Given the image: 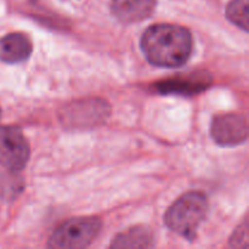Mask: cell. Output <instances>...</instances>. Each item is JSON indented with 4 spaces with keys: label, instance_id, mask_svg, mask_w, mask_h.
Listing matches in <instances>:
<instances>
[{
    "label": "cell",
    "instance_id": "cell-7",
    "mask_svg": "<svg viewBox=\"0 0 249 249\" xmlns=\"http://www.w3.org/2000/svg\"><path fill=\"white\" fill-rule=\"evenodd\" d=\"M212 85V77L209 73L198 72L186 73L169 79L160 80L153 85L156 91L162 95H191L199 94Z\"/></svg>",
    "mask_w": 249,
    "mask_h": 249
},
{
    "label": "cell",
    "instance_id": "cell-11",
    "mask_svg": "<svg viewBox=\"0 0 249 249\" xmlns=\"http://www.w3.org/2000/svg\"><path fill=\"white\" fill-rule=\"evenodd\" d=\"M226 16L245 32L249 31V0H231L226 9Z\"/></svg>",
    "mask_w": 249,
    "mask_h": 249
},
{
    "label": "cell",
    "instance_id": "cell-12",
    "mask_svg": "<svg viewBox=\"0 0 249 249\" xmlns=\"http://www.w3.org/2000/svg\"><path fill=\"white\" fill-rule=\"evenodd\" d=\"M0 117H1V109H0Z\"/></svg>",
    "mask_w": 249,
    "mask_h": 249
},
{
    "label": "cell",
    "instance_id": "cell-5",
    "mask_svg": "<svg viewBox=\"0 0 249 249\" xmlns=\"http://www.w3.org/2000/svg\"><path fill=\"white\" fill-rule=\"evenodd\" d=\"M109 106L102 100L90 99L72 102L61 112V119L70 128H91L101 124L109 116Z\"/></svg>",
    "mask_w": 249,
    "mask_h": 249
},
{
    "label": "cell",
    "instance_id": "cell-6",
    "mask_svg": "<svg viewBox=\"0 0 249 249\" xmlns=\"http://www.w3.org/2000/svg\"><path fill=\"white\" fill-rule=\"evenodd\" d=\"M211 134L218 145L224 147L237 146L248 139L247 119L238 113L219 114L213 119Z\"/></svg>",
    "mask_w": 249,
    "mask_h": 249
},
{
    "label": "cell",
    "instance_id": "cell-1",
    "mask_svg": "<svg viewBox=\"0 0 249 249\" xmlns=\"http://www.w3.org/2000/svg\"><path fill=\"white\" fill-rule=\"evenodd\" d=\"M192 44L189 29L167 23L147 28L141 39V49L148 62L165 68L185 65L191 56Z\"/></svg>",
    "mask_w": 249,
    "mask_h": 249
},
{
    "label": "cell",
    "instance_id": "cell-8",
    "mask_svg": "<svg viewBox=\"0 0 249 249\" xmlns=\"http://www.w3.org/2000/svg\"><path fill=\"white\" fill-rule=\"evenodd\" d=\"M157 0H112L114 16L124 23H136L147 19L155 11Z\"/></svg>",
    "mask_w": 249,
    "mask_h": 249
},
{
    "label": "cell",
    "instance_id": "cell-3",
    "mask_svg": "<svg viewBox=\"0 0 249 249\" xmlns=\"http://www.w3.org/2000/svg\"><path fill=\"white\" fill-rule=\"evenodd\" d=\"M102 223L95 216H80L63 223L50 237L48 247L58 249H80L94 242Z\"/></svg>",
    "mask_w": 249,
    "mask_h": 249
},
{
    "label": "cell",
    "instance_id": "cell-2",
    "mask_svg": "<svg viewBox=\"0 0 249 249\" xmlns=\"http://www.w3.org/2000/svg\"><path fill=\"white\" fill-rule=\"evenodd\" d=\"M208 199L202 192H187L175 201L164 216L165 225L187 241H194L208 213Z\"/></svg>",
    "mask_w": 249,
    "mask_h": 249
},
{
    "label": "cell",
    "instance_id": "cell-10",
    "mask_svg": "<svg viewBox=\"0 0 249 249\" xmlns=\"http://www.w3.org/2000/svg\"><path fill=\"white\" fill-rule=\"evenodd\" d=\"M155 245L153 233L145 226H135L122 232L112 241V248H150Z\"/></svg>",
    "mask_w": 249,
    "mask_h": 249
},
{
    "label": "cell",
    "instance_id": "cell-4",
    "mask_svg": "<svg viewBox=\"0 0 249 249\" xmlns=\"http://www.w3.org/2000/svg\"><path fill=\"white\" fill-rule=\"evenodd\" d=\"M31 148L18 126H0V164L11 172H19L26 167Z\"/></svg>",
    "mask_w": 249,
    "mask_h": 249
},
{
    "label": "cell",
    "instance_id": "cell-9",
    "mask_svg": "<svg viewBox=\"0 0 249 249\" xmlns=\"http://www.w3.org/2000/svg\"><path fill=\"white\" fill-rule=\"evenodd\" d=\"M33 51L31 39L23 33H11L0 38V61L5 63H21Z\"/></svg>",
    "mask_w": 249,
    "mask_h": 249
}]
</instances>
